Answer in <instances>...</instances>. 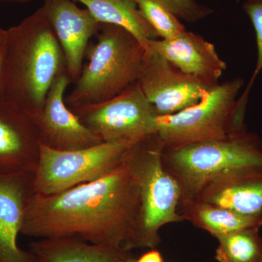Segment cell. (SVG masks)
<instances>
[{"mask_svg": "<svg viewBox=\"0 0 262 262\" xmlns=\"http://www.w3.org/2000/svg\"><path fill=\"white\" fill-rule=\"evenodd\" d=\"M125 155L118 166L93 182L49 195L34 193L21 234L77 237L127 252L139 248L140 198Z\"/></svg>", "mask_w": 262, "mask_h": 262, "instance_id": "1", "label": "cell"}, {"mask_svg": "<svg viewBox=\"0 0 262 262\" xmlns=\"http://www.w3.org/2000/svg\"><path fill=\"white\" fill-rule=\"evenodd\" d=\"M65 71L63 51L42 7L8 29L5 98L33 120Z\"/></svg>", "mask_w": 262, "mask_h": 262, "instance_id": "2", "label": "cell"}, {"mask_svg": "<svg viewBox=\"0 0 262 262\" xmlns=\"http://www.w3.org/2000/svg\"><path fill=\"white\" fill-rule=\"evenodd\" d=\"M97 42L90 48L89 62L70 95V108L103 102L137 82L146 49L130 32L101 24Z\"/></svg>", "mask_w": 262, "mask_h": 262, "instance_id": "3", "label": "cell"}, {"mask_svg": "<svg viewBox=\"0 0 262 262\" xmlns=\"http://www.w3.org/2000/svg\"><path fill=\"white\" fill-rule=\"evenodd\" d=\"M163 162L180 185L182 205L194 201L208 183L226 174L262 168V143L256 134L246 131L224 140L165 147Z\"/></svg>", "mask_w": 262, "mask_h": 262, "instance_id": "4", "label": "cell"}, {"mask_svg": "<svg viewBox=\"0 0 262 262\" xmlns=\"http://www.w3.org/2000/svg\"><path fill=\"white\" fill-rule=\"evenodd\" d=\"M165 147L156 134L138 141L125 152L140 198L139 248H156L160 229L184 221L179 212L180 185L163 165Z\"/></svg>", "mask_w": 262, "mask_h": 262, "instance_id": "5", "label": "cell"}, {"mask_svg": "<svg viewBox=\"0 0 262 262\" xmlns=\"http://www.w3.org/2000/svg\"><path fill=\"white\" fill-rule=\"evenodd\" d=\"M241 77L217 83L193 106L173 115L158 116L157 134L165 148L224 140L246 132V107L239 101Z\"/></svg>", "mask_w": 262, "mask_h": 262, "instance_id": "6", "label": "cell"}, {"mask_svg": "<svg viewBox=\"0 0 262 262\" xmlns=\"http://www.w3.org/2000/svg\"><path fill=\"white\" fill-rule=\"evenodd\" d=\"M138 141L102 142L70 151L53 149L40 144L34 193L57 194L101 178L118 166L127 150Z\"/></svg>", "mask_w": 262, "mask_h": 262, "instance_id": "7", "label": "cell"}, {"mask_svg": "<svg viewBox=\"0 0 262 262\" xmlns=\"http://www.w3.org/2000/svg\"><path fill=\"white\" fill-rule=\"evenodd\" d=\"M71 110L103 142L140 141L157 134L158 114L138 82L107 101Z\"/></svg>", "mask_w": 262, "mask_h": 262, "instance_id": "8", "label": "cell"}, {"mask_svg": "<svg viewBox=\"0 0 262 262\" xmlns=\"http://www.w3.org/2000/svg\"><path fill=\"white\" fill-rule=\"evenodd\" d=\"M137 82L158 116L196 104L213 86L181 72L150 50H146Z\"/></svg>", "mask_w": 262, "mask_h": 262, "instance_id": "9", "label": "cell"}, {"mask_svg": "<svg viewBox=\"0 0 262 262\" xmlns=\"http://www.w3.org/2000/svg\"><path fill=\"white\" fill-rule=\"evenodd\" d=\"M70 83L67 71L60 74L48 91L42 113L34 120L41 144L51 149L70 151L103 142L66 103V90Z\"/></svg>", "mask_w": 262, "mask_h": 262, "instance_id": "10", "label": "cell"}, {"mask_svg": "<svg viewBox=\"0 0 262 262\" xmlns=\"http://www.w3.org/2000/svg\"><path fill=\"white\" fill-rule=\"evenodd\" d=\"M42 7L61 46L71 82H75L82 72L90 39L101 24L73 0H43Z\"/></svg>", "mask_w": 262, "mask_h": 262, "instance_id": "11", "label": "cell"}, {"mask_svg": "<svg viewBox=\"0 0 262 262\" xmlns=\"http://www.w3.org/2000/svg\"><path fill=\"white\" fill-rule=\"evenodd\" d=\"M40 140L35 122L5 98L0 99V175L35 172Z\"/></svg>", "mask_w": 262, "mask_h": 262, "instance_id": "12", "label": "cell"}, {"mask_svg": "<svg viewBox=\"0 0 262 262\" xmlns=\"http://www.w3.org/2000/svg\"><path fill=\"white\" fill-rule=\"evenodd\" d=\"M34 177V172L0 175V262H37L18 244Z\"/></svg>", "mask_w": 262, "mask_h": 262, "instance_id": "13", "label": "cell"}, {"mask_svg": "<svg viewBox=\"0 0 262 262\" xmlns=\"http://www.w3.org/2000/svg\"><path fill=\"white\" fill-rule=\"evenodd\" d=\"M146 50L158 53L181 72L210 85L219 83L227 70V63L214 45L187 29L170 39H151Z\"/></svg>", "mask_w": 262, "mask_h": 262, "instance_id": "14", "label": "cell"}, {"mask_svg": "<svg viewBox=\"0 0 262 262\" xmlns=\"http://www.w3.org/2000/svg\"><path fill=\"white\" fill-rule=\"evenodd\" d=\"M193 201L243 214H262V168L241 169L215 179Z\"/></svg>", "mask_w": 262, "mask_h": 262, "instance_id": "15", "label": "cell"}, {"mask_svg": "<svg viewBox=\"0 0 262 262\" xmlns=\"http://www.w3.org/2000/svg\"><path fill=\"white\" fill-rule=\"evenodd\" d=\"M29 251L37 262H115L130 253L70 237L38 239Z\"/></svg>", "mask_w": 262, "mask_h": 262, "instance_id": "16", "label": "cell"}, {"mask_svg": "<svg viewBox=\"0 0 262 262\" xmlns=\"http://www.w3.org/2000/svg\"><path fill=\"white\" fill-rule=\"evenodd\" d=\"M179 212L183 220L189 221L215 238L243 229L262 227V214H243L203 202L184 203L179 206Z\"/></svg>", "mask_w": 262, "mask_h": 262, "instance_id": "17", "label": "cell"}, {"mask_svg": "<svg viewBox=\"0 0 262 262\" xmlns=\"http://www.w3.org/2000/svg\"><path fill=\"white\" fill-rule=\"evenodd\" d=\"M86 7L100 24H113L126 29L145 48L149 41L158 39L133 0H73Z\"/></svg>", "mask_w": 262, "mask_h": 262, "instance_id": "18", "label": "cell"}, {"mask_svg": "<svg viewBox=\"0 0 262 262\" xmlns=\"http://www.w3.org/2000/svg\"><path fill=\"white\" fill-rule=\"evenodd\" d=\"M259 229H243L217 237L215 259L219 262H262Z\"/></svg>", "mask_w": 262, "mask_h": 262, "instance_id": "19", "label": "cell"}, {"mask_svg": "<svg viewBox=\"0 0 262 262\" xmlns=\"http://www.w3.org/2000/svg\"><path fill=\"white\" fill-rule=\"evenodd\" d=\"M160 39H170L186 30L180 19L163 0H133Z\"/></svg>", "mask_w": 262, "mask_h": 262, "instance_id": "20", "label": "cell"}, {"mask_svg": "<svg viewBox=\"0 0 262 262\" xmlns=\"http://www.w3.org/2000/svg\"><path fill=\"white\" fill-rule=\"evenodd\" d=\"M244 10L251 20L256 33V47H257V61L252 77L248 82L247 88L241 95V101L248 103L250 91L256 77L262 70V0H250L244 4Z\"/></svg>", "mask_w": 262, "mask_h": 262, "instance_id": "21", "label": "cell"}, {"mask_svg": "<svg viewBox=\"0 0 262 262\" xmlns=\"http://www.w3.org/2000/svg\"><path fill=\"white\" fill-rule=\"evenodd\" d=\"M169 10L180 20L195 23L209 16L213 10L196 0H163Z\"/></svg>", "mask_w": 262, "mask_h": 262, "instance_id": "22", "label": "cell"}, {"mask_svg": "<svg viewBox=\"0 0 262 262\" xmlns=\"http://www.w3.org/2000/svg\"><path fill=\"white\" fill-rule=\"evenodd\" d=\"M7 53H8V29L0 28V99L5 98Z\"/></svg>", "mask_w": 262, "mask_h": 262, "instance_id": "23", "label": "cell"}, {"mask_svg": "<svg viewBox=\"0 0 262 262\" xmlns=\"http://www.w3.org/2000/svg\"><path fill=\"white\" fill-rule=\"evenodd\" d=\"M135 262H164V259L160 251L156 248H152L141 255L140 257L136 258Z\"/></svg>", "mask_w": 262, "mask_h": 262, "instance_id": "24", "label": "cell"}, {"mask_svg": "<svg viewBox=\"0 0 262 262\" xmlns=\"http://www.w3.org/2000/svg\"><path fill=\"white\" fill-rule=\"evenodd\" d=\"M136 258L131 254V253H129V254L126 255V256H124L120 259L117 260V261L115 262H135Z\"/></svg>", "mask_w": 262, "mask_h": 262, "instance_id": "25", "label": "cell"}, {"mask_svg": "<svg viewBox=\"0 0 262 262\" xmlns=\"http://www.w3.org/2000/svg\"><path fill=\"white\" fill-rule=\"evenodd\" d=\"M3 1H13L18 2V3H25V2L30 1V0H3Z\"/></svg>", "mask_w": 262, "mask_h": 262, "instance_id": "26", "label": "cell"}, {"mask_svg": "<svg viewBox=\"0 0 262 262\" xmlns=\"http://www.w3.org/2000/svg\"><path fill=\"white\" fill-rule=\"evenodd\" d=\"M246 1H250V0H246Z\"/></svg>", "mask_w": 262, "mask_h": 262, "instance_id": "27", "label": "cell"}]
</instances>
